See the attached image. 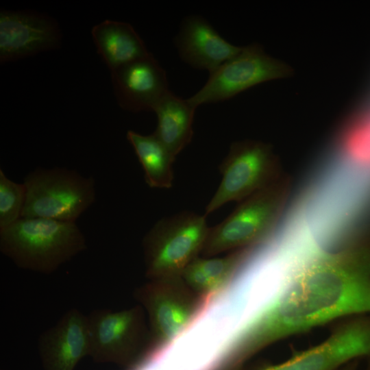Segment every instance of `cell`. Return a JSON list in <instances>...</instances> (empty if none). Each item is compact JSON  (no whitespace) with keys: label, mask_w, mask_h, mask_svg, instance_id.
Wrapping results in <instances>:
<instances>
[{"label":"cell","mask_w":370,"mask_h":370,"mask_svg":"<svg viewBox=\"0 0 370 370\" xmlns=\"http://www.w3.org/2000/svg\"><path fill=\"white\" fill-rule=\"evenodd\" d=\"M195 109L188 99L169 90L153 111L157 116L154 133L175 158L191 141Z\"/></svg>","instance_id":"obj_16"},{"label":"cell","mask_w":370,"mask_h":370,"mask_svg":"<svg viewBox=\"0 0 370 370\" xmlns=\"http://www.w3.org/2000/svg\"><path fill=\"white\" fill-rule=\"evenodd\" d=\"M38 352L44 370H73L89 356L87 317L75 308L67 311L40 334Z\"/></svg>","instance_id":"obj_12"},{"label":"cell","mask_w":370,"mask_h":370,"mask_svg":"<svg viewBox=\"0 0 370 370\" xmlns=\"http://www.w3.org/2000/svg\"><path fill=\"white\" fill-rule=\"evenodd\" d=\"M111 79L119 105L133 112H153L169 90L166 72L151 53L114 69Z\"/></svg>","instance_id":"obj_11"},{"label":"cell","mask_w":370,"mask_h":370,"mask_svg":"<svg viewBox=\"0 0 370 370\" xmlns=\"http://www.w3.org/2000/svg\"><path fill=\"white\" fill-rule=\"evenodd\" d=\"M358 360H355L347 364L343 370H357Z\"/></svg>","instance_id":"obj_19"},{"label":"cell","mask_w":370,"mask_h":370,"mask_svg":"<svg viewBox=\"0 0 370 370\" xmlns=\"http://www.w3.org/2000/svg\"><path fill=\"white\" fill-rule=\"evenodd\" d=\"M25 201L24 184L12 181L0 169V230L22 218Z\"/></svg>","instance_id":"obj_18"},{"label":"cell","mask_w":370,"mask_h":370,"mask_svg":"<svg viewBox=\"0 0 370 370\" xmlns=\"http://www.w3.org/2000/svg\"><path fill=\"white\" fill-rule=\"evenodd\" d=\"M135 297L149 317L151 334L149 360L164 354L210 306L182 277L151 280L136 291Z\"/></svg>","instance_id":"obj_4"},{"label":"cell","mask_w":370,"mask_h":370,"mask_svg":"<svg viewBox=\"0 0 370 370\" xmlns=\"http://www.w3.org/2000/svg\"><path fill=\"white\" fill-rule=\"evenodd\" d=\"M86 248L75 222L21 218L0 230V250L18 267L52 273Z\"/></svg>","instance_id":"obj_2"},{"label":"cell","mask_w":370,"mask_h":370,"mask_svg":"<svg viewBox=\"0 0 370 370\" xmlns=\"http://www.w3.org/2000/svg\"><path fill=\"white\" fill-rule=\"evenodd\" d=\"M143 309L119 311L98 309L87 317L89 356L97 362L127 366L132 363L145 338Z\"/></svg>","instance_id":"obj_9"},{"label":"cell","mask_w":370,"mask_h":370,"mask_svg":"<svg viewBox=\"0 0 370 370\" xmlns=\"http://www.w3.org/2000/svg\"><path fill=\"white\" fill-rule=\"evenodd\" d=\"M26 201L22 218L75 222L95 201V180L74 170L38 168L23 182Z\"/></svg>","instance_id":"obj_6"},{"label":"cell","mask_w":370,"mask_h":370,"mask_svg":"<svg viewBox=\"0 0 370 370\" xmlns=\"http://www.w3.org/2000/svg\"><path fill=\"white\" fill-rule=\"evenodd\" d=\"M132 145L145 173V182L151 188H169L173 180L172 169L175 158L153 132L143 135L128 130Z\"/></svg>","instance_id":"obj_17"},{"label":"cell","mask_w":370,"mask_h":370,"mask_svg":"<svg viewBox=\"0 0 370 370\" xmlns=\"http://www.w3.org/2000/svg\"><path fill=\"white\" fill-rule=\"evenodd\" d=\"M278 291L222 345L233 368L282 338L332 321L370 315V237L295 254Z\"/></svg>","instance_id":"obj_1"},{"label":"cell","mask_w":370,"mask_h":370,"mask_svg":"<svg viewBox=\"0 0 370 370\" xmlns=\"http://www.w3.org/2000/svg\"><path fill=\"white\" fill-rule=\"evenodd\" d=\"M287 197L288 186L280 177L241 201L223 221L210 227L201 254L209 257L262 243L276 227Z\"/></svg>","instance_id":"obj_3"},{"label":"cell","mask_w":370,"mask_h":370,"mask_svg":"<svg viewBox=\"0 0 370 370\" xmlns=\"http://www.w3.org/2000/svg\"><path fill=\"white\" fill-rule=\"evenodd\" d=\"M175 43L184 62L195 69L207 70L209 74L242 49V47L225 40L199 15H190L183 20Z\"/></svg>","instance_id":"obj_13"},{"label":"cell","mask_w":370,"mask_h":370,"mask_svg":"<svg viewBox=\"0 0 370 370\" xmlns=\"http://www.w3.org/2000/svg\"><path fill=\"white\" fill-rule=\"evenodd\" d=\"M60 42L58 25L49 16L32 11H1V63L56 49Z\"/></svg>","instance_id":"obj_10"},{"label":"cell","mask_w":370,"mask_h":370,"mask_svg":"<svg viewBox=\"0 0 370 370\" xmlns=\"http://www.w3.org/2000/svg\"><path fill=\"white\" fill-rule=\"evenodd\" d=\"M367 370H370V362H369V364L368 365V367H367Z\"/></svg>","instance_id":"obj_20"},{"label":"cell","mask_w":370,"mask_h":370,"mask_svg":"<svg viewBox=\"0 0 370 370\" xmlns=\"http://www.w3.org/2000/svg\"><path fill=\"white\" fill-rule=\"evenodd\" d=\"M254 246L218 258L197 257L184 269L186 284L210 306L228 290L251 256Z\"/></svg>","instance_id":"obj_14"},{"label":"cell","mask_w":370,"mask_h":370,"mask_svg":"<svg viewBox=\"0 0 370 370\" xmlns=\"http://www.w3.org/2000/svg\"><path fill=\"white\" fill-rule=\"evenodd\" d=\"M91 35L98 53L111 71L151 53L127 23L105 20L92 28Z\"/></svg>","instance_id":"obj_15"},{"label":"cell","mask_w":370,"mask_h":370,"mask_svg":"<svg viewBox=\"0 0 370 370\" xmlns=\"http://www.w3.org/2000/svg\"><path fill=\"white\" fill-rule=\"evenodd\" d=\"M287 64L267 54L257 43L242 47L234 57L210 73L203 87L188 101L195 107L229 99L259 84L288 77Z\"/></svg>","instance_id":"obj_8"},{"label":"cell","mask_w":370,"mask_h":370,"mask_svg":"<svg viewBox=\"0 0 370 370\" xmlns=\"http://www.w3.org/2000/svg\"><path fill=\"white\" fill-rule=\"evenodd\" d=\"M206 218L185 211L155 223L143 239L146 275L151 280L182 277L201 253L210 230Z\"/></svg>","instance_id":"obj_5"},{"label":"cell","mask_w":370,"mask_h":370,"mask_svg":"<svg viewBox=\"0 0 370 370\" xmlns=\"http://www.w3.org/2000/svg\"><path fill=\"white\" fill-rule=\"evenodd\" d=\"M271 147L245 140L233 143L219 166L221 182L206 208L205 216L231 201H241L280 178Z\"/></svg>","instance_id":"obj_7"}]
</instances>
